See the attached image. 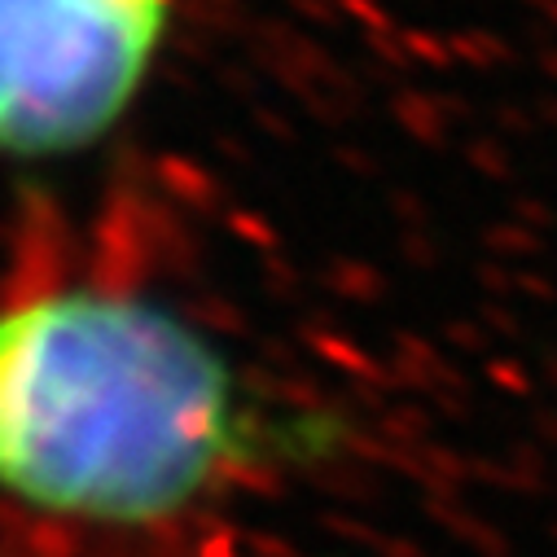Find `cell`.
I'll use <instances>...</instances> for the list:
<instances>
[{"instance_id":"6da1fadb","label":"cell","mask_w":557,"mask_h":557,"mask_svg":"<svg viewBox=\"0 0 557 557\" xmlns=\"http://www.w3.org/2000/svg\"><path fill=\"white\" fill-rule=\"evenodd\" d=\"M317 444L154 295L79 282L0 304L10 557H215L233 496Z\"/></svg>"},{"instance_id":"7a4b0ae2","label":"cell","mask_w":557,"mask_h":557,"mask_svg":"<svg viewBox=\"0 0 557 557\" xmlns=\"http://www.w3.org/2000/svg\"><path fill=\"white\" fill-rule=\"evenodd\" d=\"M172 0H0V154L97 146L132 110Z\"/></svg>"}]
</instances>
